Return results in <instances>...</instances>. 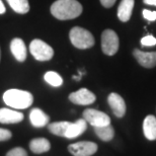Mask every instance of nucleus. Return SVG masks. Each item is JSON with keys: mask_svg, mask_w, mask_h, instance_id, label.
Returning <instances> with one entry per match:
<instances>
[{"mask_svg": "<svg viewBox=\"0 0 156 156\" xmlns=\"http://www.w3.org/2000/svg\"><path fill=\"white\" fill-rule=\"evenodd\" d=\"M50 10L57 20H68L79 16L83 7L77 0H57L52 4Z\"/></svg>", "mask_w": 156, "mask_h": 156, "instance_id": "nucleus-1", "label": "nucleus"}, {"mask_svg": "<svg viewBox=\"0 0 156 156\" xmlns=\"http://www.w3.org/2000/svg\"><path fill=\"white\" fill-rule=\"evenodd\" d=\"M3 101L8 107L16 110H24L30 108L34 102V96L27 90L8 89L3 94Z\"/></svg>", "mask_w": 156, "mask_h": 156, "instance_id": "nucleus-2", "label": "nucleus"}, {"mask_svg": "<svg viewBox=\"0 0 156 156\" xmlns=\"http://www.w3.org/2000/svg\"><path fill=\"white\" fill-rule=\"evenodd\" d=\"M71 44L77 49L85 50L94 45L95 40L92 34L80 27H74L69 33Z\"/></svg>", "mask_w": 156, "mask_h": 156, "instance_id": "nucleus-3", "label": "nucleus"}, {"mask_svg": "<svg viewBox=\"0 0 156 156\" xmlns=\"http://www.w3.org/2000/svg\"><path fill=\"white\" fill-rule=\"evenodd\" d=\"M30 52L36 60L41 62L51 60L54 56V50L52 47L40 39L32 41L30 44Z\"/></svg>", "mask_w": 156, "mask_h": 156, "instance_id": "nucleus-4", "label": "nucleus"}, {"mask_svg": "<svg viewBox=\"0 0 156 156\" xmlns=\"http://www.w3.org/2000/svg\"><path fill=\"white\" fill-rule=\"evenodd\" d=\"M119 37L113 30H105L101 34V50L104 54L114 56L119 50Z\"/></svg>", "mask_w": 156, "mask_h": 156, "instance_id": "nucleus-5", "label": "nucleus"}, {"mask_svg": "<svg viewBox=\"0 0 156 156\" xmlns=\"http://www.w3.org/2000/svg\"><path fill=\"white\" fill-rule=\"evenodd\" d=\"M98 149V144L91 141H80L68 146V151L73 156H92Z\"/></svg>", "mask_w": 156, "mask_h": 156, "instance_id": "nucleus-6", "label": "nucleus"}, {"mask_svg": "<svg viewBox=\"0 0 156 156\" xmlns=\"http://www.w3.org/2000/svg\"><path fill=\"white\" fill-rule=\"evenodd\" d=\"M82 115L84 120L92 127H101L111 124V118L107 114L94 108H86Z\"/></svg>", "mask_w": 156, "mask_h": 156, "instance_id": "nucleus-7", "label": "nucleus"}, {"mask_svg": "<svg viewBox=\"0 0 156 156\" xmlns=\"http://www.w3.org/2000/svg\"><path fill=\"white\" fill-rule=\"evenodd\" d=\"M96 96L93 92L87 88H80L75 92L69 94V101L74 105H88L95 101Z\"/></svg>", "mask_w": 156, "mask_h": 156, "instance_id": "nucleus-8", "label": "nucleus"}, {"mask_svg": "<svg viewBox=\"0 0 156 156\" xmlns=\"http://www.w3.org/2000/svg\"><path fill=\"white\" fill-rule=\"evenodd\" d=\"M108 102L114 115L117 118H123L126 114V104L124 98L116 92L110 93L108 96Z\"/></svg>", "mask_w": 156, "mask_h": 156, "instance_id": "nucleus-9", "label": "nucleus"}, {"mask_svg": "<svg viewBox=\"0 0 156 156\" xmlns=\"http://www.w3.org/2000/svg\"><path fill=\"white\" fill-rule=\"evenodd\" d=\"M133 56L143 67L149 69L156 66V52H143L139 49H135L133 51Z\"/></svg>", "mask_w": 156, "mask_h": 156, "instance_id": "nucleus-10", "label": "nucleus"}, {"mask_svg": "<svg viewBox=\"0 0 156 156\" xmlns=\"http://www.w3.org/2000/svg\"><path fill=\"white\" fill-rule=\"evenodd\" d=\"M10 51L13 57L20 63L27 60V46L23 40L20 38H14L10 42Z\"/></svg>", "mask_w": 156, "mask_h": 156, "instance_id": "nucleus-11", "label": "nucleus"}, {"mask_svg": "<svg viewBox=\"0 0 156 156\" xmlns=\"http://www.w3.org/2000/svg\"><path fill=\"white\" fill-rule=\"evenodd\" d=\"M23 120V114L10 108H0V123L2 124H17Z\"/></svg>", "mask_w": 156, "mask_h": 156, "instance_id": "nucleus-12", "label": "nucleus"}, {"mask_svg": "<svg viewBox=\"0 0 156 156\" xmlns=\"http://www.w3.org/2000/svg\"><path fill=\"white\" fill-rule=\"evenodd\" d=\"M87 129V122L84 119H79L74 123H70L69 127L67 129L65 138L67 139H74L79 137L80 135L85 132Z\"/></svg>", "mask_w": 156, "mask_h": 156, "instance_id": "nucleus-13", "label": "nucleus"}, {"mask_svg": "<svg viewBox=\"0 0 156 156\" xmlns=\"http://www.w3.org/2000/svg\"><path fill=\"white\" fill-rule=\"evenodd\" d=\"M30 123L34 127L36 128H43L48 125L50 118L48 115H46L44 112L41 110V108H33L30 111Z\"/></svg>", "mask_w": 156, "mask_h": 156, "instance_id": "nucleus-14", "label": "nucleus"}, {"mask_svg": "<svg viewBox=\"0 0 156 156\" xmlns=\"http://www.w3.org/2000/svg\"><path fill=\"white\" fill-rule=\"evenodd\" d=\"M143 132L144 136L150 141L156 140V118L152 115H149L143 122Z\"/></svg>", "mask_w": 156, "mask_h": 156, "instance_id": "nucleus-15", "label": "nucleus"}, {"mask_svg": "<svg viewBox=\"0 0 156 156\" xmlns=\"http://www.w3.org/2000/svg\"><path fill=\"white\" fill-rule=\"evenodd\" d=\"M134 0H122L118 7V17L123 23H127L132 15Z\"/></svg>", "mask_w": 156, "mask_h": 156, "instance_id": "nucleus-16", "label": "nucleus"}, {"mask_svg": "<svg viewBox=\"0 0 156 156\" xmlns=\"http://www.w3.org/2000/svg\"><path fill=\"white\" fill-rule=\"evenodd\" d=\"M30 149L36 154L45 153L51 149V143L46 138H36L30 142Z\"/></svg>", "mask_w": 156, "mask_h": 156, "instance_id": "nucleus-17", "label": "nucleus"}, {"mask_svg": "<svg viewBox=\"0 0 156 156\" xmlns=\"http://www.w3.org/2000/svg\"><path fill=\"white\" fill-rule=\"evenodd\" d=\"M94 128V133L99 139L102 140L105 142H108L111 140H113L115 137V130L113 126L107 125V126H101V127H93Z\"/></svg>", "mask_w": 156, "mask_h": 156, "instance_id": "nucleus-18", "label": "nucleus"}, {"mask_svg": "<svg viewBox=\"0 0 156 156\" xmlns=\"http://www.w3.org/2000/svg\"><path fill=\"white\" fill-rule=\"evenodd\" d=\"M70 125V122H55V123L49 124L48 129L52 134H54L56 136L59 137H65L67 132V129Z\"/></svg>", "mask_w": 156, "mask_h": 156, "instance_id": "nucleus-19", "label": "nucleus"}, {"mask_svg": "<svg viewBox=\"0 0 156 156\" xmlns=\"http://www.w3.org/2000/svg\"><path fill=\"white\" fill-rule=\"evenodd\" d=\"M10 7L18 14H26L30 11L29 0H7Z\"/></svg>", "mask_w": 156, "mask_h": 156, "instance_id": "nucleus-20", "label": "nucleus"}, {"mask_svg": "<svg viewBox=\"0 0 156 156\" xmlns=\"http://www.w3.org/2000/svg\"><path fill=\"white\" fill-rule=\"evenodd\" d=\"M44 79L48 84L53 87H59L63 84V78H62L55 71H48L44 75Z\"/></svg>", "mask_w": 156, "mask_h": 156, "instance_id": "nucleus-21", "label": "nucleus"}, {"mask_svg": "<svg viewBox=\"0 0 156 156\" xmlns=\"http://www.w3.org/2000/svg\"><path fill=\"white\" fill-rule=\"evenodd\" d=\"M141 45L145 46V47H151V46H155L156 45V39L153 36L148 35L146 37H143L141 39Z\"/></svg>", "mask_w": 156, "mask_h": 156, "instance_id": "nucleus-22", "label": "nucleus"}, {"mask_svg": "<svg viewBox=\"0 0 156 156\" xmlns=\"http://www.w3.org/2000/svg\"><path fill=\"white\" fill-rule=\"evenodd\" d=\"M6 156H27V151L21 147H15L7 152Z\"/></svg>", "mask_w": 156, "mask_h": 156, "instance_id": "nucleus-23", "label": "nucleus"}, {"mask_svg": "<svg viewBox=\"0 0 156 156\" xmlns=\"http://www.w3.org/2000/svg\"><path fill=\"white\" fill-rule=\"evenodd\" d=\"M12 134L9 130H6V129H2L0 128V142L2 141H7L11 138Z\"/></svg>", "mask_w": 156, "mask_h": 156, "instance_id": "nucleus-24", "label": "nucleus"}, {"mask_svg": "<svg viewBox=\"0 0 156 156\" xmlns=\"http://www.w3.org/2000/svg\"><path fill=\"white\" fill-rule=\"evenodd\" d=\"M143 16L145 20H147L149 21H154L156 20V11H151L148 9H144L143 10Z\"/></svg>", "mask_w": 156, "mask_h": 156, "instance_id": "nucleus-25", "label": "nucleus"}, {"mask_svg": "<svg viewBox=\"0 0 156 156\" xmlns=\"http://www.w3.org/2000/svg\"><path fill=\"white\" fill-rule=\"evenodd\" d=\"M117 0H101V5L104 6L105 8H111L112 6L115 4V2H116Z\"/></svg>", "mask_w": 156, "mask_h": 156, "instance_id": "nucleus-26", "label": "nucleus"}, {"mask_svg": "<svg viewBox=\"0 0 156 156\" xmlns=\"http://www.w3.org/2000/svg\"><path fill=\"white\" fill-rule=\"evenodd\" d=\"M5 11H6V7L4 6V4H3V2L0 0V14L5 13Z\"/></svg>", "mask_w": 156, "mask_h": 156, "instance_id": "nucleus-27", "label": "nucleus"}, {"mask_svg": "<svg viewBox=\"0 0 156 156\" xmlns=\"http://www.w3.org/2000/svg\"><path fill=\"white\" fill-rule=\"evenodd\" d=\"M145 4H148V5H154L156 6V0H143Z\"/></svg>", "mask_w": 156, "mask_h": 156, "instance_id": "nucleus-28", "label": "nucleus"}, {"mask_svg": "<svg viewBox=\"0 0 156 156\" xmlns=\"http://www.w3.org/2000/svg\"><path fill=\"white\" fill-rule=\"evenodd\" d=\"M0 61H1V49H0Z\"/></svg>", "mask_w": 156, "mask_h": 156, "instance_id": "nucleus-29", "label": "nucleus"}]
</instances>
